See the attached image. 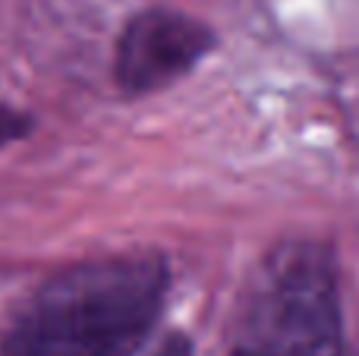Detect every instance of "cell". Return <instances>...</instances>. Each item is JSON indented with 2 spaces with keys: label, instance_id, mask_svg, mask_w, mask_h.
Masks as SVG:
<instances>
[{
  "label": "cell",
  "instance_id": "1",
  "mask_svg": "<svg viewBox=\"0 0 359 356\" xmlns=\"http://www.w3.org/2000/svg\"><path fill=\"white\" fill-rule=\"evenodd\" d=\"M170 275L158 256L82 262L25 306L4 356H133L161 319Z\"/></svg>",
  "mask_w": 359,
  "mask_h": 356
},
{
  "label": "cell",
  "instance_id": "2",
  "mask_svg": "<svg viewBox=\"0 0 359 356\" xmlns=\"http://www.w3.org/2000/svg\"><path fill=\"white\" fill-rule=\"evenodd\" d=\"M227 356H341L334 265L318 243H284L255 271Z\"/></svg>",
  "mask_w": 359,
  "mask_h": 356
},
{
  "label": "cell",
  "instance_id": "3",
  "mask_svg": "<svg viewBox=\"0 0 359 356\" xmlns=\"http://www.w3.org/2000/svg\"><path fill=\"white\" fill-rule=\"evenodd\" d=\"M215 32L177 10H142L126 22L117 41L114 76L126 95H149L183 79L208 50Z\"/></svg>",
  "mask_w": 359,
  "mask_h": 356
},
{
  "label": "cell",
  "instance_id": "4",
  "mask_svg": "<svg viewBox=\"0 0 359 356\" xmlns=\"http://www.w3.org/2000/svg\"><path fill=\"white\" fill-rule=\"evenodd\" d=\"M32 126L35 123H32L29 114H22V111H16V107H10V104L0 101V149L10 145V142L25 139L32 132Z\"/></svg>",
  "mask_w": 359,
  "mask_h": 356
},
{
  "label": "cell",
  "instance_id": "5",
  "mask_svg": "<svg viewBox=\"0 0 359 356\" xmlns=\"http://www.w3.org/2000/svg\"><path fill=\"white\" fill-rule=\"evenodd\" d=\"M151 356H192V341L186 338V334H168V338L151 350Z\"/></svg>",
  "mask_w": 359,
  "mask_h": 356
}]
</instances>
